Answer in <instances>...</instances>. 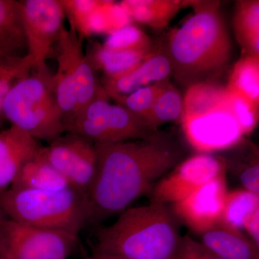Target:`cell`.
<instances>
[{
  "label": "cell",
  "instance_id": "1",
  "mask_svg": "<svg viewBox=\"0 0 259 259\" xmlns=\"http://www.w3.org/2000/svg\"><path fill=\"white\" fill-rule=\"evenodd\" d=\"M96 173L87 192L90 223L120 214L182 161L184 151L158 131L147 139L97 145Z\"/></svg>",
  "mask_w": 259,
  "mask_h": 259
},
{
  "label": "cell",
  "instance_id": "2",
  "mask_svg": "<svg viewBox=\"0 0 259 259\" xmlns=\"http://www.w3.org/2000/svg\"><path fill=\"white\" fill-rule=\"evenodd\" d=\"M218 1H190V17L168 35L163 48L172 76L186 88L215 81L231 57V37Z\"/></svg>",
  "mask_w": 259,
  "mask_h": 259
},
{
  "label": "cell",
  "instance_id": "3",
  "mask_svg": "<svg viewBox=\"0 0 259 259\" xmlns=\"http://www.w3.org/2000/svg\"><path fill=\"white\" fill-rule=\"evenodd\" d=\"M183 236L166 204L129 207L95 233L93 255L115 259H176Z\"/></svg>",
  "mask_w": 259,
  "mask_h": 259
},
{
  "label": "cell",
  "instance_id": "4",
  "mask_svg": "<svg viewBox=\"0 0 259 259\" xmlns=\"http://www.w3.org/2000/svg\"><path fill=\"white\" fill-rule=\"evenodd\" d=\"M180 121L187 143L198 153L228 151L245 141L226 86L216 81L187 89Z\"/></svg>",
  "mask_w": 259,
  "mask_h": 259
},
{
  "label": "cell",
  "instance_id": "5",
  "mask_svg": "<svg viewBox=\"0 0 259 259\" xmlns=\"http://www.w3.org/2000/svg\"><path fill=\"white\" fill-rule=\"evenodd\" d=\"M0 209L16 222L75 236L90 224L87 194L71 187L49 191L10 188L0 194Z\"/></svg>",
  "mask_w": 259,
  "mask_h": 259
},
{
  "label": "cell",
  "instance_id": "6",
  "mask_svg": "<svg viewBox=\"0 0 259 259\" xmlns=\"http://www.w3.org/2000/svg\"><path fill=\"white\" fill-rule=\"evenodd\" d=\"M3 112L11 126L37 141L49 144L65 134L64 117L47 66L32 68L15 83L5 99Z\"/></svg>",
  "mask_w": 259,
  "mask_h": 259
},
{
  "label": "cell",
  "instance_id": "7",
  "mask_svg": "<svg viewBox=\"0 0 259 259\" xmlns=\"http://www.w3.org/2000/svg\"><path fill=\"white\" fill-rule=\"evenodd\" d=\"M56 46L57 69L52 75V84L65 127L81 109L105 92L76 32L63 28Z\"/></svg>",
  "mask_w": 259,
  "mask_h": 259
},
{
  "label": "cell",
  "instance_id": "8",
  "mask_svg": "<svg viewBox=\"0 0 259 259\" xmlns=\"http://www.w3.org/2000/svg\"><path fill=\"white\" fill-rule=\"evenodd\" d=\"M158 131L125 107L110 103L106 93L89 103L65 125V133L82 136L95 146L147 139Z\"/></svg>",
  "mask_w": 259,
  "mask_h": 259
},
{
  "label": "cell",
  "instance_id": "9",
  "mask_svg": "<svg viewBox=\"0 0 259 259\" xmlns=\"http://www.w3.org/2000/svg\"><path fill=\"white\" fill-rule=\"evenodd\" d=\"M77 243L78 236L8 218L0 226V256L5 259H67Z\"/></svg>",
  "mask_w": 259,
  "mask_h": 259
},
{
  "label": "cell",
  "instance_id": "10",
  "mask_svg": "<svg viewBox=\"0 0 259 259\" xmlns=\"http://www.w3.org/2000/svg\"><path fill=\"white\" fill-rule=\"evenodd\" d=\"M27 54L34 67H46V60L64 27L65 13L61 0L19 1Z\"/></svg>",
  "mask_w": 259,
  "mask_h": 259
},
{
  "label": "cell",
  "instance_id": "11",
  "mask_svg": "<svg viewBox=\"0 0 259 259\" xmlns=\"http://www.w3.org/2000/svg\"><path fill=\"white\" fill-rule=\"evenodd\" d=\"M226 171L224 158L213 153H197L182 160L158 181L151 192L153 202L176 203L204 184L226 176Z\"/></svg>",
  "mask_w": 259,
  "mask_h": 259
},
{
  "label": "cell",
  "instance_id": "12",
  "mask_svg": "<svg viewBox=\"0 0 259 259\" xmlns=\"http://www.w3.org/2000/svg\"><path fill=\"white\" fill-rule=\"evenodd\" d=\"M42 153L70 187L87 194L96 173V146L79 135L65 133L42 146Z\"/></svg>",
  "mask_w": 259,
  "mask_h": 259
},
{
  "label": "cell",
  "instance_id": "13",
  "mask_svg": "<svg viewBox=\"0 0 259 259\" xmlns=\"http://www.w3.org/2000/svg\"><path fill=\"white\" fill-rule=\"evenodd\" d=\"M226 176L204 184L172 204L177 219L199 234L219 225L228 192Z\"/></svg>",
  "mask_w": 259,
  "mask_h": 259
},
{
  "label": "cell",
  "instance_id": "14",
  "mask_svg": "<svg viewBox=\"0 0 259 259\" xmlns=\"http://www.w3.org/2000/svg\"><path fill=\"white\" fill-rule=\"evenodd\" d=\"M171 76L169 60L163 48H159L127 72L114 77L103 76L101 85L109 99L115 101L145 87L169 79Z\"/></svg>",
  "mask_w": 259,
  "mask_h": 259
},
{
  "label": "cell",
  "instance_id": "15",
  "mask_svg": "<svg viewBox=\"0 0 259 259\" xmlns=\"http://www.w3.org/2000/svg\"><path fill=\"white\" fill-rule=\"evenodd\" d=\"M41 148L39 141L13 126L0 132V194L9 190L23 165Z\"/></svg>",
  "mask_w": 259,
  "mask_h": 259
},
{
  "label": "cell",
  "instance_id": "16",
  "mask_svg": "<svg viewBox=\"0 0 259 259\" xmlns=\"http://www.w3.org/2000/svg\"><path fill=\"white\" fill-rule=\"evenodd\" d=\"M201 235V243L222 259H259L258 247L242 231L218 225Z\"/></svg>",
  "mask_w": 259,
  "mask_h": 259
},
{
  "label": "cell",
  "instance_id": "17",
  "mask_svg": "<svg viewBox=\"0 0 259 259\" xmlns=\"http://www.w3.org/2000/svg\"><path fill=\"white\" fill-rule=\"evenodd\" d=\"M120 5L131 20L158 31L166 28L181 10L190 7V1L125 0Z\"/></svg>",
  "mask_w": 259,
  "mask_h": 259
},
{
  "label": "cell",
  "instance_id": "18",
  "mask_svg": "<svg viewBox=\"0 0 259 259\" xmlns=\"http://www.w3.org/2000/svg\"><path fill=\"white\" fill-rule=\"evenodd\" d=\"M69 187L64 177L47 161L42 146L37 154L23 165L10 188L49 191Z\"/></svg>",
  "mask_w": 259,
  "mask_h": 259
},
{
  "label": "cell",
  "instance_id": "19",
  "mask_svg": "<svg viewBox=\"0 0 259 259\" xmlns=\"http://www.w3.org/2000/svg\"><path fill=\"white\" fill-rule=\"evenodd\" d=\"M155 49L156 47L149 50L114 51L95 44L86 56L95 71H102L105 77H114L132 69Z\"/></svg>",
  "mask_w": 259,
  "mask_h": 259
},
{
  "label": "cell",
  "instance_id": "20",
  "mask_svg": "<svg viewBox=\"0 0 259 259\" xmlns=\"http://www.w3.org/2000/svg\"><path fill=\"white\" fill-rule=\"evenodd\" d=\"M233 27L243 55L259 57L258 0L236 2Z\"/></svg>",
  "mask_w": 259,
  "mask_h": 259
},
{
  "label": "cell",
  "instance_id": "21",
  "mask_svg": "<svg viewBox=\"0 0 259 259\" xmlns=\"http://www.w3.org/2000/svg\"><path fill=\"white\" fill-rule=\"evenodd\" d=\"M226 88L259 106V57L243 55L234 65Z\"/></svg>",
  "mask_w": 259,
  "mask_h": 259
},
{
  "label": "cell",
  "instance_id": "22",
  "mask_svg": "<svg viewBox=\"0 0 259 259\" xmlns=\"http://www.w3.org/2000/svg\"><path fill=\"white\" fill-rule=\"evenodd\" d=\"M23 44L19 1L0 0V54L20 55Z\"/></svg>",
  "mask_w": 259,
  "mask_h": 259
},
{
  "label": "cell",
  "instance_id": "23",
  "mask_svg": "<svg viewBox=\"0 0 259 259\" xmlns=\"http://www.w3.org/2000/svg\"><path fill=\"white\" fill-rule=\"evenodd\" d=\"M258 210L259 194L243 188L228 191L220 224L242 231L245 221Z\"/></svg>",
  "mask_w": 259,
  "mask_h": 259
},
{
  "label": "cell",
  "instance_id": "24",
  "mask_svg": "<svg viewBox=\"0 0 259 259\" xmlns=\"http://www.w3.org/2000/svg\"><path fill=\"white\" fill-rule=\"evenodd\" d=\"M183 111V97L168 79L165 81L145 122L155 130L167 122L180 120Z\"/></svg>",
  "mask_w": 259,
  "mask_h": 259
},
{
  "label": "cell",
  "instance_id": "25",
  "mask_svg": "<svg viewBox=\"0 0 259 259\" xmlns=\"http://www.w3.org/2000/svg\"><path fill=\"white\" fill-rule=\"evenodd\" d=\"M35 66L28 55L0 54V121L3 117V105L11 89L19 80L30 74Z\"/></svg>",
  "mask_w": 259,
  "mask_h": 259
},
{
  "label": "cell",
  "instance_id": "26",
  "mask_svg": "<svg viewBox=\"0 0 259 259\" xmlns=\"http://www.w3.org/2000/svg\"><path fill=\"white\" fill-rule=\"evenodd\" d=\"M65 16L69 19L71 30L81 40L93 34V24L97 10L104 1L95 0H61Z\"/></svg>",
  "mask_w": 259,
  "mask_h": 259
},
{
  "label": "cell",
  "instance_id": "27",
  "mask_svg": "<svg viewBox=\"0 0 259 259\" xmlns=\"http://www.w3.org/2000/svg\"><path fill=\"white\" fill-rule=\"evenodd\" d=\"M102 46L114 51L149 50L155 48L147 34L132 25L110 33Z\"/></svg>",
  "mask_w": 259,
  "mask_h": 259
},
{
  "label": "cell",
  "instance_id": "28",
  "mask_svg": "<svg viewBox=\"0 0 259 259\" xmlns=\"http://www.w3.org/2000/svg\"><path fill=\"white\" fill-rule=\"evenodd\" d=\"M165 81L140 89L128 95L117 99L115 102L145 122V119L151 110Z\"/></svg>",
  "mask_w": 259,
  "mask_h": 259
},
{
  "label": "cell",
  "instance_id": "29",
  "mask_svg": "<svg viewBox=\"0 0 259 259\" xmlns=\"http://www.w3.org/2000/svg\"><path fill=\"white\" fill-rule=\"evenodd\" d=\"M243 161L236 163L226 161L228 164H234L238 179L243 189L259 194V162L258 148L250 144L248 155L242 156ZM225 159V158H224Z\"/></svg>",
  "mask_w": 259,
  "mask_h": 259
},
{
  "label": "cell",
  "instance_id": "30",
  "mask_svg": "<svg viewBox=\"0 0 259 259\" xmlns=\"http://www.w3.org/2000/svg\"><path fill=\"white\" fill-rule=\"evenodd\" d=\"M227 92L232 112L243 134L245 136H248L258 125L259 106L237 94L231 93L228 90Z\"/></svg>",
  "mask_w": 259,
  "mask_h": 259
},
{
  "label": "cell",
  "instance_id": "31",
  "mask_svg": "<svg viewBox=\"0 0 259 259\" xmlns=\"http://www.w3.org/2000/svg\"><path fill=\"white\" fill-rule=\"evenodd\" d=\"M176 259H222L206 248L201 242L183 236Z\"/></svg>",
  "mask_w": 259,
  "mask_h": 259
},
{
  "label": "cell",
  "instance_id": "32",
  "mask_svg": "<svg viewBox=\"0 0 259 259\" xmlns=\"http://www.w3.org/2000/svg\"><path fill=\"white\" fill-rule=\"evenodd\" d=\"M243 229L248 234V238L259 248V210L252 214L245 221Z\"/></svg>",
  "mask_w": 259,
  "mask_h": 259
},
{
  "label": "cell",
  "instance_id": "33",
  "mask_svg": "<svg viewBox=\"0 0 259 259\" xmlns=\"http://www.w3.org/2000/svg\"><path fill=\"white\" fill-rule=\"evenodd\" d=\"M86 259H115L112 258H109V257L102 256V255H93L92 256L88 257Z\"/></svg>",
  "mask_w": 259,
  "mask_h": 259
},
{
  "label": "cell",
  "instance_id": "34",
  "mask_svg": "<svg viewBox=\"0 0 259 259\" xmlns=\"http://www.w3.org/2000/svg\"><path fill=\"white\" fill-rule=\"evenodd\" d=\"M6 216L5 215L4 213L3 212V211L0 209V226H1L2 223L3 222V221L6 218Z\"/></svg>",
  "mask_w": 259,
  "mask_h": 259
},
{
  "label": "cell",
  "instance_id": "35",
  "mask_svg": "<svg viewBox=\"0 0 259 259\" xmlns=\"http://www.w3.org/2000/svg\"><path fill=\"white\" fill-rule=\"evenodd\" d=\"M0 259H5V258H3V257L0 256Z\"/></svg>",
  "mask_w": 259,
  "mask_h": 259
}]
</instances>
